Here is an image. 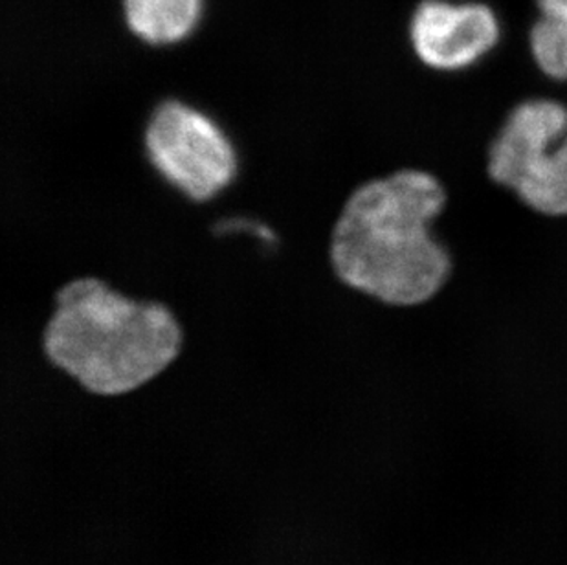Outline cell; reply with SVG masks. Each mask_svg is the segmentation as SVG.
<instances>
[{
  "label": "cell",
  "mask_w": 567,
  "mask_h": 565,
  "mask_svg": "<svg viewBox=\"0 0 567 565\" xmlns=\"http://www.w3.org/2000/svg\"><path fill=\"white\" fill-rule=\"evenodd\" d=\"M494 181L546 215H567V109L557 102L524 103L491 147Z\"/></svg>",
  "instance_id": "obj_4"
},
{
  "label": "cell",
  "mask_w": 567,
  "mask_h": 565,
  "mask_svg": "<svg viewBox=\"0 0 567 565\" xmlns=\"http://www.w3.org/2000/svg\"><path fill=\"white\" fill-rule=\"evenodd\" d=\"M410 38L426 66L457 70L476 63L498 43L499 27L487 6L426 0L413 13Z\"/></svg>",
  "instance_id": "obj_5"
},
{
  "label": "cell",
  "mask_w": 567,
  "mask_h": 565,
  "mask_svg": "<svg viewBox=\"0 0 567 565\" xmlns=\"http://www.w3.org/2000/svg\"><path fill=\"white\" fill-rule=\"evenodd\" d=\"M530 47L536 63L555 80H567V32L553 19L542 16L530 32Z\"/></svg>",
  "instance_id": "obj_7"
},
{
  "label": "cell",
  "mask_w": 567,
  "mask_h": 565,
  "mask_svg": "<svg viewBox=\"0 0 567 565\" xmlns=\"http://www.w3.org/2000/svg\"><path fill=\"white\" fill-rule=\"evenodd\" d=\"M181 347L183 329L166 304L128 298L94 276L64 282L43 331L49 362L96 397L138 391Z\"/></svg>",
  "instance_id": "obj_2"
},
{
  "label": "cell",
  "mask_w": 567,
  "mask_h": 565,
  "mask_svg": "<svg viewBox=\"0 0 567 565\" xmlns=\"http://www.w3.org/2000/svg\"><path fill=\"white\" fill-rule=\"evenodd\" d=\"M122 11L136 41L167 49L192 38L203 17V0H122Z\"/></svg>",
  "instance_id": "obj_6"
},
{
  "label": "cell",
  "mask_w": 567,
  "mask_h": 565,
  "mask_svg": "<svg viewBox=\"0 0 567 565\" xmlns=\"http://www.w3.org/2000/svg\"><path fill=\"white\" fill-rule=\"evenodd\" d=\"M542 16L553 17L557 19L567 32V0H538Z\"/></svg>",
  "instance_id": "obj_8"
},
{
  "label": "cell",
  "mask_w": 567,
  "mask_h": 565,
  "mask_svg": "<svg viewBox=\"0 0 567 565\" xmlns=\"http://www.w3.org/2000/svg\"><path fill=\"white\" fill-rule=\"evenodd\" d=\"M144 153L156 175L192 203L219 197L239 173L237 147L226 129L178 97H166L151 111Z\"/></svg>",
  "instance_id": "obj_3"
},
{
  "label": "cell",
  "mask_w": 567,
  "mask_h": 565,
  "mask_svg": "<svg viewBox=\"0 0 567 565\" xmlns=\"http://www.w3.org/2000/svg\"><path fill=\"white\" fill-rule=\"evenodd\" d=\"M444 201L440 182L413 167L354 187L331 232L337 278L390 307L413 309L434 298L452 268L432 234Z\"/></svg>",
  "instance_id": "obj_1"
}]
</instances>
